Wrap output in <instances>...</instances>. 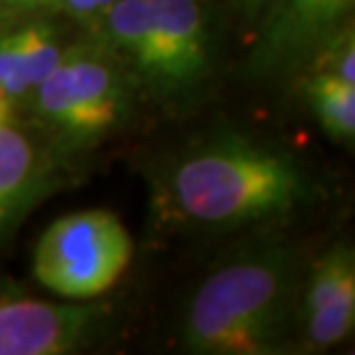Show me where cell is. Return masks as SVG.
Listing matches in <instances>:
<instances>
[{
  "mask_svg": "<svg viewBox=\"0 0 355 355\" xmlns=\"http://www.w3.org/2000/svg\"><path fill=\"white\" fill-rule=\"evenodd\" d=\"M268 3H270V0H238L240 10L245 12L247 19H259L261 12L268 7Z\"/></svg>",
  "mask_w": 355,
  "mask_h": 355,
  "instance_id": "cell-13",
  "label": "cell"
},
{
  "mask_svg": "<svg viewBox=\"0 0 355 355\" xmlns=\"http://www.w3.org/2000/svg\"><path fill=\"white\" fill-rule=\"evenodd\" d=\"M355 0H270L252 49L250 69L263 79L302 72L353 21Z\"/></svg>",
  "mask_w": 355,
  "mask_h": 355,
  "instance_id": "cell-5",
  "label": "cell"
},
{
  "mask_svg": "<svg viewBox=\"0 0 355 355\" xmlns=\"http://www.w3.org/2000/svg\"><path fill=\"white\" fill-rule=\"evenodd\" d=\"M99 302H51L0 293V355H62L88 346L104 328Z\"/></svg>",
  "mask_w": 355,
  "mask_h": 355,
  "instance_id": "cell-6",
  "label": "cell"
},
{
  "mask_svg": "<svg viewBox=\"0 0 355 355\" xmlns=\"http://www.w3.org/2000/svg\"><path fill=\"white\" fill-rule=\"evenodd\" d=\"M293 254L282 247L247 252L203 279L184 311L182 344L201 355L275 353L286 335Z\"/></svg>",
  "mask_w": 355,
  "mask_h": 355,
  "instance_id": "cell-2",
  "label": "cell"
},
{
  "mask_svg": "<svg viewBox=\"0 0 355 355\" xmlns=\"http://www.w3.org/2000/svg\"><path fill=\"white\" fill-rule=\"evenodd\" d=\"M35 113L65 144H92L125 123L130 86L118 62L95 49H67L35 88Z\"/></svg>",
  "mask_w": 355,
  "mask_h": 355,
  "instance_id": "cell-4",
  "label": "cell"
},
{
  "mask_svg": "<svg viewBox=\"0 0 355 355\" xmlns=\"http://www.w3.org/2000/svg\"><path fill=\"white\" fill-rule=\"evenodd\" d=\"M3 3L12 7H37V5L49 3V0H3Z\"/></svg>",
  "mask_w": 355,
  "mask_h": 355,
  "instance_id": "cell-14",
  "label": "cell"
},
{
  "mask_svg": "<svg viewBox=\"0 0 355 355\" xmlns=\"http://www.w3.org/2000/svg\"><path fill=\"white\" fill-rule=\"evenodd\" d=\"M65 7L67 14H72L76 19H95L104 17L118 0H58Z\"/></svg>",
  "mask_w": 355,
  "mask_h": 355,
  "instance_id": "cell-12",
  "label": "cell"
},
{
  "mask_svg": "<svg viewBox=\"0 0 355 355\" xmlns=\"http://www.w3.org/2000/svg\"><path fill=\"white\" fill-rule=\"evenodd\" d=\"M14 106L0 99V238L31 208L44 182V157Z\"/></svg>",
  "mask_w": 355,
  "mask_h": 355,
  "instance_id": "cell-9",
  "label": "cell"
},
{
  "mask_svg": "<svg viewBox=\"0 0 355 355\" xmlns=\"http://www.w3.org/2000/svg\"><path fill=\"white\" fill-rule=\"evenodd\" d=\"M307 102L323 132L339 144H353L355 137V83L323 69H307Z\"/></svg>",
  "mask_w": 355,
  "mask_h": 355,
  "instance_id": "cell-11",
  "label": "cell"
},
{
  "mask_svg": "<svg viewBox=\"0 0 355 355\" xmlns=\"http://www.w3.org/2000/svg\"><path fill=\"white\" fill-rule=\"evenodd\" d=\"M355 325V254L339 240L316 261L302 297L307 349L325 351L342 344Z\"/></svg>",
  "mask_w": 355,
  "mask_h": 355,
  "instance_id": "cell-8",
  "label": "cell"
},
{
  "mask_svg": "<svg viewBox=\"0 0 355 355\" xmlns=\"http://www.w3.org/2000/svg\"><path fill=\"white\" fill-rule=\"evenodd\" d=\"M67 49L49 21H31L0 37V99L17 104L51 74Z\"/></svg>",
  "mask_w": 355,
  "mask_h": 355,
  "instance_id": "cell-10",
  "label": "cell"
},
{
  "mask_svg": "<svg viewBox=\"0 0 355 355\" xmlns=\"http://www.w3.org/2000/svg\"><path fill=\"white\" fill-rule=\"evenodd\" d=\"M153 21L150 62L144 74L155 88L178 92L210 72L208 21L196 0H148Z\"/></svg>",
  "mask_w": 355,
  "mask_h": 355,
  "instance_id": "cell-7",
  "label": "cell"
},
{
  "mask_svg": "<svg viewBox=\"0 0 355 355\" xmlns=\"http://www.w3.org/2000/svg\"><path fill=\"white\" fill-rule=\"evenodd\" d=\"M134 254L130 231L111 210L90 208L49 224L35 245L33 272L69 300H92L113 288Z\"/></svg>",
  "mask_w": 355,
  "mask_h": 355,
  "instance_id": "cell-3",
  "label": "cell"
},
{
  "mask_svg": "<svg viewBox=\"0 0 355 355\" xmlns=\"http://www.w3.org/2000/svg\"><path fill=\"white\" fill-rule=\"evenodd\" d=\"M311 194L293 155L254 139L217 137L191 148L168 175V198L201 226H245L288 215Z\"/></svg>",
  "mask_w": 355,
  "mask_h": 355,
  "instance_id": "cell-1",
  "label": "cell"
}]
</instances>
